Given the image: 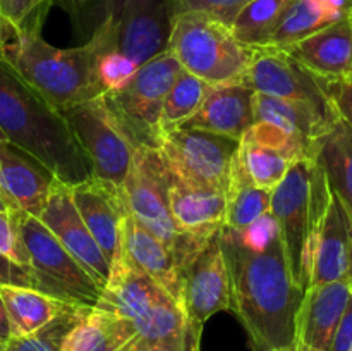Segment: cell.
Listing matches in <instances>:
<instances>
[{"mask_svg": "<svg viewBox=\"0 0 352 351\" xmlns=\"http://www.w3.org/2000/svg\"><path fill=\"white\" fill-rule=\"evenodd\" d=\"M219 236L232 310L246 327L254 350H294L305 289L292 279L270 212L244 231L223 226Z\"/></svg>", "mask_w": 352, "mask_h": 351, "instance_id": "6da1fadb", "label": "cell"}, {"mask_svg": "<svg viewBox=\"0 0 352 351\" xmlns=\"http://www.w3.org/2000/svg\"><path fill=\"white\" fill-rule=\"evenodd\" d=\"M0 127L9 143L43 164L57 181L76 186L93 176L91 162L60 110L0 57Z\"/></svg>", "mask_w": 352, "mask_h": 351, "instance_id": "7a4b0ae2", "label": "cell"}, {"mask_svg": "<svg viewBox=\"0 0 352 351\" xmlns=\"http://www.w3.org/2000/svg\"><path fill=\"white\" fill-rule=\"evenodd\" d=\"M98 308L129 320L134 327V351H186L182 306L160 284L134 267L119 246Z\"/></svg>", "mask_w": 352, "mask_h": 351, "instance_id": "3957f363", "label": "cell"}, {"mask_svg": "<svg viewBox=\"0 0 352 351\" xmlns=\"http://www.w3.org/2000/svg\"><path fill=\"white\" fill-rule=\"evenodd\" d=\"M6 58L26 85L57 110L103 95L96 62L98 50L91 41L76 48H57L38 31H17L6 48Z\"/></svg>", "mask_w": 352, "mask_h": 351, "instance_id": "277c9868", "label": "cell"}, {"mask_svg": "<svg viewBox=\"0 0 352 351\" xmlns=\"http://www.w3.org/2000/svg\"><path fill=\"white\" fill-rule=\"evenodd\" d=\"M332 191L315 158L296 162L272 191L270 215L277 226L291 275L301 289L309 288L313 255Z\"/></svg>", "mask_w": 352, "mask_h": 351, "instance_id": "5b68a950", "label": "cell"}, {"mask_svg": "<svg viewBox=\"0 0 352 351\" xmlns=\"http://www.w3.org/2000/svg\"><path fill=\"white\" fill-rule=\"evenodd\" d=\"M168 52L181 67L210 86L244 83L253 48L236 40L229 26L198 10L175 16Z\"/></svg>", "mask_w": 352, "mask_h": 351, "instance_id": "8992f818", "label": "cell"}, {"mask_svg": "<svg viewBox=\"0 0 352 351\" xmlns=\"http://www.w3.org/2000/svg\"><path fill=\"white\" fill-rule=\"evenodd\" d=\"M181 72L177 58L167 50L140 65L120 88L100 95L134 150H157L162 107Z\"/></svg>", "mask_w": 352, "mask_h": 351, "instance_id": "52a82bcc", "label": "cell"}, {"mask_svg": "<svg viewBox=\"0 0 352 351\" xmlns=\"http://www.w3.org/2000/svg\"><path fill=\"white\" fill-rule=\"evenodd\" d=\"M177 14L175 0H107L105 19L89 41L140 67L168 50Z\"/></svg>", "mask_w": 352, "mask_h": 351, "instance_id": "ba28073f", "label": "cell"}, {"mask_svg": "<svg viewBox=\"0 0 352 351\" xmlns=\"http://www.w3.org/2000/svg\"><path fill=\"white\" fill-rule=\"evenodd\" d=\"M120 189L131 215L174 253L179 270L206 246L175 226L168 206L167 167L157 150L140 148L134 151L133 165Z\"/></svg>", "mask_w": 352, "mask_h": 351, "instance_id": "9c48e42d", "label": "cell"}, {"mask_svg": "<svg viewBox=\"0 0 352 351\" xmlns=\"http://www.w3.org/2000/svg\"><path fill=\"white\" fill-rule=\"evenodd\" d=\"M21 237L30 257L38 291L74 306L95 308L103 289L71 257L38 217L16 210Z\"/></svg>", "mask_w": 352, "mask_h": 351, "instance_id": "30bf717a", "label": "cell"}, {"mask_svg": "<svg viewBox=\"0 0 352 351\" xmlns=\"http://www.w3.org/2000/svg\"><path fill=\"white\" fill-rule=\"evenodd\" d=\"M239 141L191 127L162 133L157 151L172 174L198 188L226 193Z\"/></svg>", "mask_w": 352, "mask_h": 351, "instance_id": "8fae6325", "label": "cell"}, {"mask_svg": "<svg viewBox=\"0 0 352 351\" xmlns=\"http://www.w3.org/2000/svg\"><path fill=\"white\" fill-rule=\"evenodd\" d=\"M219 234L181 268V306L186 319V351H199V341L206 320L219 312L232 310L229 272Z\"/></svg>", "mask_w": 352, "mask_h": 351, "instance_id": "7c38bea8", "label": "cell"}, {"mask_svg": "<svg viewBox=\"0 0 352 351\" xmlns=\"http://www.w3.org/2000/svg\"><path fill=\"white\" fill-rule=\"evenodd\" d=\"M62 116L91 162L93 178L122 188L136 150L112 119L102 96L64 109Z\"/></svg>", "mask_w": 352, "mask_h": 351, "instance_id": "4fadbf2b", "label": "cell"}, {"mask_svg": "<svg viewBox=\"0 0 352 351\" xmlns=\"http://www.w3.org/2000/svg\"><path fill=\"white\" fill-rule=\"evenodd\" d=\"M244 85L261 95L305 102L325 112H337L327 95L323 81L306 71L284 48H253Z\"/></svg>", "mask_w": 352, "mask_h": 351, "instance_id": "5bb4252c", "label": "cell"}, {"mask_svg": "<svg viewBox=\"0 0 352 351\" xmlns=\"http://www.w3.org/2000/svg\"><path fill=\"white\" fill-rule=\"evenodd\" d=\"M237 157L254 184L274 191L296 162L315 158V147L275 124L254 123L241 138Z\"/></svg>", "mask_w": 352, "mask_h": 351, "instance_id": "9a60e30c", "label": "cell"}, {"mask_svg": "<svg viewBox=\"0 0 352 351\" xmlns=\"http://www.w3.org/2000/svg\"><path fill=\"white\" fill-rule=\"evenodd\" d=\"M38 219L57 237L58 243L71 253V257L82 265L93 281L102 289L105 288L110 275V262L102 253L95 237L91 236L74 206L71 186L55 179Z\"/></svg>", "mask_w": 352, "mask_h": 351, "instance_id": "2e32d148", "label": "cell"}, {"mask_svg": "<svg viewBox=\"0 0 352 351\" xmlns=\"http://www.w3.org/2000/svg\"><path fill=\"white\" fill-rule=\"evenodd\" d=\"M71 196L86 227L112 265L122 243L124 219L127 215L122 189L91 176L86 181L71 186Z\"/></svg>", "mask_w": 352, "mask_h": 351, "instance_id": "e0dca14e", "label": "cell"}, {"mask_svg": "<svg viewBox=\"0 0 352 351\" xmlns=\"http://www.w3.org/2000/svg\"><path fill=\"white\" fill-rule=\"evenodd\" d=\"M55 178L43 164L9 141H0V196L10 210L40 215Z\"/></svg>", "mask_w": 352, "mask_h": 351, "instance_id": "ac0fdd59", "label": "cell"}, {"mask_svg": "<svg viewBox=\"0 0 352 351\" xmlns=\"http://www.w3.org/2000/svg\"><path fill=\"white\" fill-rule=\"evenodd\" d=\"M320 81H352V17L284 48Z\"/></svg>", "mask_w": 352, "mask_h": 351, "instance_id": "d6986e66", "label": "cell"}, {"mask_svg": "<svg viewBox=\"0 0 352 351\" xmlns=\"http://www.w3.org/2000/svg\"><path fill=\"white\" fill-rule=\"evenodd\" d=\"M167 186L172 219L182 234L201 243H208L223 229L226 193L188 184L172 174L168 167Z\"/></svg>", "mask_w": 352, "mask_h": 351, "instance_id": "ffe728a7", "label": "cell"}, {"mask_svg": "<svg viewBox=\"0 0 352 351\" xmlns=\"http://www.w3.org/2000/svg\"><path fill=\"white\" fill-rule=\"evenodd\" d=\"M349 301L351 289L347 279L309 286L298 313L296 343L329 351L330 341Z\"/></svg>", "mask_w": 352, "mask_h": 351, "instance_id": "44dd1931", "label": "cell"}, {"mask_svg": "<svg viewBox=\"0 0 352 351\" xmlns=\"http://www.w3.org/2000/svg\"><path fill=\"white\" fill-rule=\"evenodd\" d=\"M254 92L244 83L217 86L206 96L201 109L181 127L208 131L241 141L254 124Z\"/></svg>", "mask_w": 352, "mask_h": 351, "instance_id": "7402d4cb", "label": "cell"}, {"mask_svg": "<svg viewBox=\"0 0 352 351\" xmlns=\"http://www.w3.org/2000/svg\"><path fill=\"white\" fill-rule=\"evenodd\" d=\"M351 246L352 220L339 198L332 193L313 255L309 286L347 279Z\"/></svg>", "mask_w": 352, "mask_h": 351, "instance_id": "603a6c76", "label": "cell"}, {"mask_svg": "<svg viewBox=\"0 0 352 351\" xmlns=\"http://www.w3.org/2000/svg\"><path fill=\"white\" fill-rule=\"evenodd\" d=\"M122 246L127 260L141 272L160 284L170 296L181 303V270L175 262L174 253L158 240L157 236L144 229L129 213L124 219Z\"/></svg>", "mask_w": 352, "mask_h": 351, "instance_id": "cb8c5ba5", "label": "cell"}, {"mask_svg": "<svg viewBox=\"0 0 352 351\" xmlns=\"http://www.w3.org/2000/svg\"><path fill=\"white\" fill-rule=\"evenodd\" d=\"M254 123H270L282 127L287 133L308 141L315 147L316 143L332 129L339 119L337 112H325L305 102L275 98V96L254 93L253 98Z\"/></svg>", "mask_w": 352, "mask_h": 351, "instance_id": "d4e9b609", "label": "cell"}, {"mask_svg": "<svg viewBox=\"0 0 352 351\" xmlns=\"http://www.w3.org/2000/svg\"><path fill=\"white\" fill-rule=\"evenodd\" d=\"M0 299L9 319L10 337L36 332L74 306L38 289L10 284H0Z\"/></svg>", "mask_w": 352, "mask_h": 351, "instance_id": "484cf974", "label": "cell"}, {"mask_svg": "<svg viewBox=\"0 0 352 351\" xmlns=\"http://www.w3.org/2000/svg\"><path fill=\"white\" fill-rule=\"evenodd\" d=\"M134 337L129 320L95 306L69 332L62 351H124Z\"/></svg>", "mask_w": 352, "mask_h": 351, "instance_id": "4316f807", "label": "cell"}, {"mask_svg": "<svg viewBox=\"0 0 352 351\" xmlns=\"http://www.w3.org/2000/svg\"><path fill=\"white\" fill-rule=\"evenodd\" d=\"M315 160L323 169L327 182L352 220V129L337 119L332 129L316 143Z\"/></svg>", "mask_w": 352, "mask_h": 351, "instance_id": "83f0119b", "label": "cell"}, {"mask_svg": "<svg viewBox=\"0 0 352 351\" xmlns=\"http://www.w3.org/2000/svg\"><path fill=\"white\" fill-rule=\"evenodd\" d=\"M272 191L261 189L248 176L239 157L234 158L226 189V227L244 231L270 212Z\"/></svg>", "mask_w": 352, "mask_h": 351, "instance_id": "f1b7e54d", "label": "cell"}, {"mask_svg": "<svg viewBox=\"0 0 352 351\" xmlns=\"http://www.w3.org/2000/svg\"><path fill=\"white\" fill-rule=\"evenodd\" d=\"M292 2L294 0H253L234 17L230 31L244 47H268Z\"/></svg>", "mask_w": 352, "mask_h": 351, "instance_id": "f546056e", "label": "cell"}, {"mask_svg": "<svg viewBox=\"0 0 352 351\" xmlns=\"http://www.w3.org/2000/svg\"><path fill=\"white\" fill-rule=\"evenodd\" d=\"M213 86L182 69L172 85L160 114V133L184 126L205 103ZM162 136V134H160Z\"/></svg>", "mask_w": 352, "mask_h": 351, "instance_id": "4dcf8cb0", "label": "cell"}, {"mask_svg": "<svg viewBox=\"0 0 352 351\" xmlns=\"http://www.w3.org/2000/svg\"><path fill=\"white\" fill-rule=\"evenodd\" d=\"M336 16L316 0H294L287 12L282 17L277 31L272 36L268 47L285 48L299 40H305L309 34L337 23Z\"/></svg>", "mask_w": 352, "mask_h": 351, "instance_id": "1f68e13d", "label": "cell"}, {"mask_svg": "<svg viewBox=\"0 0 352 351\" xmlns=\"http://www.w3.org/2000/svg\"><path fill=\"white\" fill-rule=\"evenodd\" d=\"M88 310V306H72L36 332L28 336H12L3 343L2 351H62L65 337Z\"/></svg>", "mask_w": 352, "mask_h": 351, "instance_id": "d6a6232c", "label": "cell"}, {"mask_svg": "<svg viewBox=\"0 0 352 351\" xmlns=\"http://www.w3.org/2000/svg\"><path fill=\"white\" fill-rule=\"evenodd\" d=\"M136 69V65L124 55L116 54V52H98L96 71H98L103 93L120 88L134 74Z\"/></svg>", "mask_w": 352, "mask_h": 351, "instance_id": "836d02e7", "label": "cell"}, {"mask_svg": "<svg viewBox=\"0 0 352 351\" xmlns=\"http://www.w3.org/2000/svg\"><path fill=\"white\" fill-rule=\"evenodd\" d=\"M0 255L16 265L30 268V257L21 237L16 210L0 212Z\"/></svg>", "mask_w": 352, "mask_h": 351, "instance_id": "e575fe53", "label": "cell"}, {"mask_svg": "<svg viewBox=\"0 0 352 351\" xmlns=\"http://www.w3.org/2000/svg\"><path fill=\"white\" fill-rule=\"evenodd\" d=\"M250 2H253V0H175L179 12H182V10L205 12L229 28L234 17Z\"/></svg>", "mask_w": 352, "mask_h": 351, "instance_id": "d590c367", "label": "cell"}, {"mask_svg": "<svg viewBox=\"0 0 352 351\" xmlns=\"http://www.w3.org/2000/svg\"><path fill=\"white\" fill-rule=\"evenodd\" d=\"M52 0H10V24L17 31L40 30V21Z\"/></svg>", "mask_w": 352, "mask_h": 351, "instance_id": "8d00e7d4", "label": "cell"}, {"mask_svg": "<svg viewBox=\"0 0 352 351\" xmlns=\"http://www.w3.org/2000/svg\"><path fill=\"white\" fill-rule=\"evenodd\" d=\"M323 86L333 109L352 129V81H323Z\"/></svg>", "mask_w": 352, "mask_h": 351, "instance_id": "74e56055", "label": "cell"}, {"mask_svg": "<svg viewBox=\"0 0 352 351\" xmlns=\"http://www.w3.org/2000/svg\"><path fill=\"white\" fill-rule=\"evenodd\" d=\"M0 284L10 286H23V288L38 289L36 281L30 268H24L21 265H16L14 262L7 260L6 257L0 255Z\"/></svg>", "mask_w": 352, "mask_h": 351, "instance_id": "f35d334b", "label": "cell"}, {"mask_svg": "<svg viewBox=\"0 0 352 351\" xmlns=\"http://www.w3.org/2000/svg\"><path fill=\"white\" fill-rule=\"evenodd\" d=\"M352 350V299L347 303L346 312L333 332L329 351H351Z\"/></svg>", "mask_w": 352, "mask_h": 351, "instance_id": "ab89813d", "label": "cell"}, {"mask_svg": "<svg viewBox=\"0 0 352 351\" xmlns=\"http://www.w3.org/2000/svg\"><path fill=\"white\" fill-rule=\"evenodd\" d=\"M316 2L330 10L337 19L352 17V0H316Z\"/></svg>", "mask_w": 352, "mask_h": 351, "instance_id": "60d3db41", "label": "cell"}, {"mask_svg": "<svg viewBox=\"0 0 352 351\" xmlns=\"http://www.w3.org/2000/svg\"><path fill=\"white\" fill-rule=\"evenodd\" d=\"M16 36V30L0 19V57H6V48Z\"/></svg>", "mask_w": 352, "mask_h": 351, "instance_id": "b9f144b4", "label": "cell"}, {"mask_svg": "<svg viewBox=\"0 0 352 351\" xmlns=\"http://www.w3.org/2000/svg\"><path fill=\"white\" fill-rule=\"evenodd\" d=\"M10 339V326L9 319H7L6 308H3V303L0 299V343H6Z\"/></svg>", "mask_w": 352, "mask_h": 351, "instance_id": "7bdbcfd3", "label": "cell"}, {"mask_svg": "<svg viewBox=\"0 0 352 351\" xmlns=\"http://www.w3.org/2000/svg\"><path fill=\"white\" fill-rule=\"evenodd\" d=\"M52 2L58 3V6H62L67 10H78L79 7L86 6L89 2H95V0H52Z\"/></svg>", "mask_w": 352, "mask_h": 351, "instance_id": "ee69618b", "label": "cell"}, {"mask_svg": "<svg viewBox=\"0 0 352 351\" xmlns=\"http://www.w3.org/2000/svg\"><path fill=\"white\" fill-rule=\"evenodd\" d=\"M0 19L10 24V0H0Z\"/></svg>", "mask_w": 352, "mask_h": 351, "instance_id": "f6af8a7d", "label": "cell"}, {"mask_svg": "<svg viewBox=\"0 0 352 351\" xmlns=\"http://www.w3.org/2000/svg\"><path fill=\"white\" fill-rule=\"evenodd\" d=\"M347 282H349L351 299H352V246H351V255H349V270H347Z\"/></svg>", "mask_w": 352, "mask_h": 351, "instance_id": "bcb514c9", "label": "cell"}, {"mask_svg": "<svg viewBox=\"0 0 352 351\" xmlns=\"http://www.w3.org/2000/svg\"><path fill=\"white\" fill-rule=\"evenodd\" d=\"M296 351H323V350H316V348H309V346H305V344L296 343Z\"/></svg>", "mask_w": 352, "mask_h": 351, "instance_id": "7dc6e473", "label": "cell"}, {"mask_svg": "<svg viewBox=\"0 0 352 351\" xmlns=\"http://www.w3.org/2000/svg\"><path fill=\"white\" fill-rule=\"evenodd\" d=\"M9 205H7L6 203V200L2 198V196H0V212H9Z\"/></svg>", "mask_w": 352, "mask_h": 351, "instance_id": "c3c4849f", "label": "cell"}, {"mask_svg": "<svg viewBox=\"0 0 352 351\" xmlns=\"http://www.w3.org/2000/svg\"><path fill=\"white\" fill-rule=\"evenodd\" d=\"M0 141H9V140H7L6 133H3V131H2V127H0Z\"/></svg>", "mask_w": 352, "mask_h": 351, "instance_id": "681fc988", "label": "cell"}, {"mask_svg": "<svg viewBox=\"0 0 352 351\" xmlns=\"http://www.w3.org/2000/svg\"><path fill=\"white\" fill-rule=\"evenodd\" d=\"M133 343H134V339L131 341L129 344H127V346H126V350H124V351H134V348H133Z\"/></svg>", "mask_w": 352, "mask_h": 351, "instance_id": "f907efd6", "label": "cell"}, {"mask_svg": "<svg viewBox=\"0 0 352 351\" xmlns=\"http://www.w3.org/2000/svg\"><path fill=\"white\" fill-rule=\"evenodd\" d=\"M2 346H3V343H0V351H2Z\"/></svg>", "mask_w": 352, "mask_h": 351, "instance_id": "816d5d0a", "label": "cell"}, {"mask_svg": "<svg viewBox=\"0 0 352 351\" xmlns=\"http://www.w3.org/2000/svg\"><path fill=\"white\" fill-rule=\"evenodd\" d=\"M351 351H352V350H351Z\"/></svg>", "mask_w": 352, "mask_h": 351, "instance_id": "f5cc1de1", "label": "cell"}]
</instances>
